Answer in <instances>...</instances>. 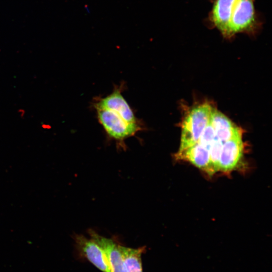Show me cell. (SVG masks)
Returning a JSON list of instances; mask_svg holds the SVG:
<instances>
[{"mask_svg":"<svg viewBox=\"0 0 272 272\" xmlns=\"http://www.w3.org/2000/svg\"><path fill=\"white\" fill-rule=\"evenodd\" d=\"M98 121L107 137L114 140L119 149H126L125 140L144 129L143 124L130 122L121 113L107 109L95 108Z\"/></svg>","mask_w":272,"mask_h":272,"instance_id":"cell-1","label":"cell"},{"mask_svg":"<svg viewBox=\"0 0 272 272\" xmlns=\"http://www.w3.org/2000/svg\"><path fill=\"white\" fill-rule=\"evenodd\" d=\"M212 108L208 103H203L194 107L187 113L182 124L179 151L198 142L202 131L210 122Z\"/></svg>","mask_w":272,"mask_h":272,"instance_id":"cell-2","label":"cell"},{"mask_svg":"<svg viewBox=\"0 0 272 272\" xmlns=\"http://www.w3.org/2000/svg\"><path fill=\"white\" fill-rule=\"evenodd\" d=\"M254 13L253 0H236L229 23L230 37L252 31L256 24Z\"/></svg>","mask_w":272,"mask_h":272,"instance_id":"cell-3","label":"cell"},{"mask_svg":"<svg viewBox=\"0 0 272 272\" xmlns=\"http://www.w3.org/2000/svg\"><path fill=\"white\" fill-rule=\"evenodd\" d=\"M123 84L115 87L113 91L104 97H98L93 103L94 109L104 108L118 111L134 123H142L122 95Z\"/></svg>","mask_w":272,"mask_h":272,"instance_id":"cell-4","label":"cell"},{"mask_svg":"<svg viewBox=\"0 0 272 272\" xmlns=\"http://www.w3.org/2000/svg\"><path fill=\"white\" fill-rule=\"evenodd\" d=\"M74 239L78 249L97 268L102 272H111L101 248L91 238L76 234Z\"/></svg>","mask_w":272,"mask_h":272,"instance_id":"cell-5","label":"cell"},{"mask_svg":"<svg viewBox=\"0 0 272 272\" xmlns=\"http://www.w3.org/2000/svg\"><path fill=\"white\" fill-rule=\"evenodd\" d=\"M243 146L242 135L224 142L219 159V171L226 172L235 169L242 157Z\"/></svg>","mask_w":272,"mask_h":272,"instance_id":"cell-6","label":"cell"},{"mask_svg":"<svg viewBox=\"0 0 272 272\" xmlns=\"http://www.w3.org/2000/svg\"><path fill=\"white\" fill-rule=\"evenodd\" d=\"M88 232L90 238L102 249L111 272H124L119 244L113 239L102 236L92 229Z\"/></svg>","mask_w":272,"mask_h":272,"instance_id":"cell-7","label":"cell"},{"mask_svg":"<svg viewBox=\"0 0 272 272\" xmlns=\"http://www.w3.org/2000/svg\"><path fill=\"white\" fill-rule=\"evenodd\" d=\"M210 122L215 133V138L224 142L242 135L240 129L227 117L215 108H212Z\"/></svg>","mask_w":272,"mask_h":272,"instance_id":"cell-8","label":"cell"},{"mask_svg":"<svg viewBox=\"0 0 272 272\" xmlns=\"http://www.w3.org/2000/svg\"><path fill=\"white\" fill-rule=\"evenodd\" d=\"M175 157L192 164L211 175L209 150L198 143L177 153Z\"/></svg>","mask_w":272,"mask_h":272,"instance_id":"cell-9","label":"cell"},{"mask_svg":"<svg viewBox=\"0 0 272 272\" xmlns=\"http://www.w3.org/2000/svg\"><path fill=\"white\" fill-rule=\"evenodd\" d=\"M236 0H216L212 14V20L223 35L230 38L229 23Z\"/></svg>","mask_w":272,"mask_h":272,"instance_id":"cell-10","label":"cell"},{"mask_svg":"<svg viewBox=\"0 0 272 272\" xmlns=\"http://www.w3.org/2000/svg\"><path fill=\"white\" fill-rule=\"evenodd\" d=\"M123 259L124 272H143L142 255L146 247L132 248L119 245Z\"/></svg>","mask_w":272,"mask_h":272,"instance_id":"cell-11","label":"cell"},{"mask_svg":"<svg viewBox=\"0 0 272 272\" xmlns=\"http://www.w3.org/2000/svg\"><path fill=\"white\" fill-rule=\"evenodd\" d=\"M223 143L215 138L209 149L211 175L219 171V159Z\"/></svg>","mask_w":272,"mask_h":272,"instance_id":"cell-12","label":"cell"},{"mask_svg":"<svg viewBox=\"0 0 272 272\" xmlns=\"http://www.w3.org/2000/svg\"><path fill=\"white\" fill-rule=\"evenodd\" d=\"M215 139V131L209 122L202 131L197 143L209 150L210 146Z\"/></svg>","mask_w":272,"mask_h":272,"instance_id":"cell-13","label":"cell"}]
</instances>
